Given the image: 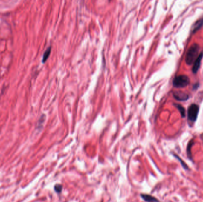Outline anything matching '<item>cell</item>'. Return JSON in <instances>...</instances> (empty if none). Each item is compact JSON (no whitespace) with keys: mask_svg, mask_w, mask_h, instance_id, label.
<instances>
[{"mask_svg":"<svg viewBox=\"0 0 203 202\" xmlns=\"http://www.w3.org/2000/svg\"><path fill=\"white\" fill-rule=\"evenodd\" d=\"M199 45L197 43L193 44L188 50L186 56H185V62L187 65H192L199 55Z\"/></svg>","mask_w":203,"mask_h":202,"instance_id":"obj_1","label":"cell"},{"mask_svg":"<svg viewBox=\"0 0 203 202\" xmlns=\"http://www.w3.org/2000/svg\"><path fill=\"white\" fill-rule=\"evenodd\" d=\"M190 78L185 75H181L175 77L173 81V85L176 88H184L190 84Z\"/></svg>","mask_w":203,"mask_h":202,"instance_id":"obj_2","label":"cell"},{"mask_svg":"<svg viewBox=\"0 0 203 202\" xmlns=\"http://www.w3.org/2000/svg\"><path fill=\"white\" fill-rule=\"evenodd\" d=\"M199 112V107L197 104H192L188 109V119L190 122L194 123L196 121Z\"/></svg>","mask_w":203,"mask_h":202,"instance_id":"obj_3","label":"cell"},{"mask_svg":"<svg viewBox=\"0 0 203 202\" xmlns=\"http://www.w3.org/2000/svg\"><path fill=\"white\" fill-rule=\"evenodd\" d=\"M174 98L178 101H186L189 98V95L185 92L176 91L173 93Z\"/></svg>","mask_w":203,"mask_h":202,"instance_id":"obj_4","label":"cell"},{"mask_svg":"<svg viewBox=\"0 0 203 202\" xmlns=\"http://www.w3.org/2000/svg\"><path fill=\"white\" fill-rule=\"evenodd\" d=\"M203 53H201L199 56L197 58V59H196V61H194V64L193 65V72L194 74H196L200 67V65H201V62H202V60L203 59Z\"/></svg>","mask_w":203,"mask_h":202,"instance_id":"obj_5","label":"cell"},{"mask_svg":"<svg viewBox=\"0 0 203 202\" xmlns=\"http://www.w3.org/2000/svg\"><path fill=\"white\" fill-rule=\"evenodd\" d=\"M203 26V19H201L198 20L194 25L193 27V33H194L196 32H197L198 30H199Z\"/></svg>","mask_w":203,"mask_h":202,"instance_id":"obj_6","label":"cell"},{"mask_svg":"<svg viewBox=\"0 0 203 202\" xmlns=\"http://www.w3.org/2000/svg\"><path fill=\"white\" fill-rule=\"evenodd\" d=\"M141 197L143 200H144L145 201H147V202L158 201V200L157 199L155 198L154 197H153L150 195H141Z\"/></svg>","mask_w":203,"mask_h":202,"instance_id":"obj_7","label":"cell"},{"mask_svg":"<svg viewBox=\"0 0 203 202\" xmlns=\"http://www.w3.org/2000/svg\"><path fill=\"white\" fill-rule=\"evenodd\" d=\"M175 106L176 107V108L179 111L182 118H185V109L184 108V107L182 105L179 104H175Z\"/></svg>","mask_w":203,"mask_h":202,"instance_id":"obj_8","label":"cell"},{"mask_svg":"<svg viewBox=\"0 0 203 202\" xmlns=\"http://www.w3.org/2000/svg\"><path fill=\"white\" fill-rule=\"evenodd\" d=\"M51 47H48V49L45 52L43 55V58H42V62L43 63H45L46 60L48 59L49 55H50V53H51Z\"/></svg>","mask_w":203,"mask_h":202,"instance_id":"obj_9","label":"cell"},{"mask_svg":"<svg viewBox=\"0 0 203 202\" xmlns=\"http://www.w3.org/2000/svg\"><path fill=\"white\" fill-rule=\"evenodd\" d=\"M194 142L193 141H190L188 145V147H187V154H188V156L190 159H192L191 158V149L192 147V145H193Z\"/></svg>","mask_w":203,"mask_h":202,"instance_id":"obj_10","label":"cell"},{"mask_svg":"<svg viewBox=\"0 0 203 202\" xmlns=\"http://www.w3.org/2000/svg\"><path fill=\"white\" fill-rule=\"evenodd\" d=\"M174 156H175L177 159H178V160H179V161L181 162V165H182V166L184 167V168H185V169H188V165L186 164L185 162H184L182 160V159H181V158H179V157H178V156L177 155H176V154H174Z\"/></svg>","mask_w":203,"mask_h":202,"instance_id":"obj_11","label":"cell"},{"mask_svg":"<svg viewBox=\"0 0 203 202\" xmlns=\"http://www.w3.org/2000/svg\"><path fill=\"white\" fill-rule=\"evenodd\" d=\"M62 188V186L60 185V184H57V185H55V187H54L55 190L57 192H58V193H60V192H61Z\"/></svg>","mask_w":203,"mask_h":202,"instance_id":"obj_12","label":"cell"}]
</instances>
